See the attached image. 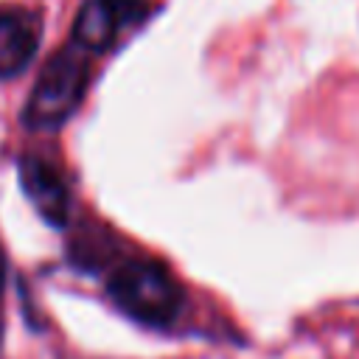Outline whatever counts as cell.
Masks as SVG:
<instances>
[{
    "instance_id": "cell-1",
    "label": "cell",
    "mask_w": 359,
    "mask_h": 359,
    "mask_svg": "<svg viewBox=\"0 0 359 359\" xmlns=\"http://www.w3.org/2000/svg\"><path fill=\"white\" fill-rule=\"evenodd\" d=\"M109 294L121 311L146 323L165 325L180 311V289L154 261H129L109 278Z\"/></svg>"
},
{
    "instance_id": "cell-2",
    "label": "cell",
    "mask_w": 359,
    "mask_h": 359,
    "mask_svg": "<svg viewBox=\"0 0 359 359\" xmlns=\"http://www.w3.org/2000/svg\"><path fill=\"white\" fill-rule=\"evenodd\" d=\"M84 87H87L84 59L67 48L53 53L31 90V98L25 107V123L34 129L59 126L79 107Z\"/></svg>"
},
{
    "instance_id": "cell-3",
    "label": "cell",
    "mask_w": 359,
    "mask_h": 359,
    "mask_svg": "<svg viewBox=\"0 0 359 359\" xmlns=\"http://www.w3.org/2000/svg\"><path fill=\"white\" fill-rule=\"evenodd\" d=\"M20 185L36 213L50 222L53 227H65L67 213H70V194L67 185L62 182L59 171L39 160V157H22L20 160Z\"/></svg>"
},
{
    "instance_id": "cell-4",
    "label": "cell",
    "mask_w": 359,
    "mask_h": 359,
    "mask_svg": "<svg viewBox=\"0 0 359 359\" xmlns=\"http://www.w3.org/2000/svg\"><path fill=\"white\" fill-rule=\"evenodd\" d=\"M39 25L22 11H0V79L17 76L36 53Z\"/></svg>"
},
{
    "instance_id": "cell-5",
    "label": "cell",
    "mask_w": 359,
    "mask_h": 359,
    "mask_svg": "<svg viewBox=\"0 0 359 359\" xmlns=\"http://www.w3.org/2000/svg\"><path fill=\"white\" fill-rule=\"evenodd\" d=\"M126 0H87L76 17L73 39L84 50L112 48L121 28V6Z\"/></svg>"
},
{
    "instance_id": "cell-6",
    "label": "cell",
    "mask_w": 359,
    "mask_h": 359,
    "mask_svg": "<svg viewBox=\"0 0 359 359\" xmlns=\"http://www.w3.org/2000/svg\"><path fill=\"white\" fill-rule=\"evenodd\" d=\"M3 283H6V255L0 250V292H3Z\"/></svg>"
},
{
    "instance_id": "cell-7",
    "label": "cell",
    "mask_w": 359,
    "mask_h": 359,
    "mask_svg": "<svg viewBox=\"0 0 359 359\" xmlns=\"http://www.w3.org/2000/svg\"><path fill=\"white\" fill-rule=\"evenodd\" d=\"M126 3H129V0H126Z\"/></svg>"
}]
</instances>
